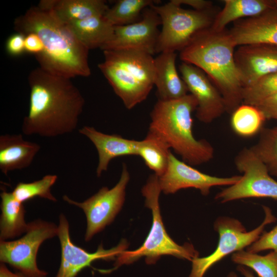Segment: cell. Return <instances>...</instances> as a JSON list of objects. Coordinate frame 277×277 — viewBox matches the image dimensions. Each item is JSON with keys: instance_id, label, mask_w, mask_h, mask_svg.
<instances>
[{"instance_id": "cell-4", "label": "cell", "mask_w": 277, "mask_h": 277, "mask_svg": "<svg viewBox=\"0 0 277 277\" xmlns=\"http://www.w3.org/2000/svg\"><path fill=\"white\" fill-rule=\"evenodd\" d=\"M197 106L191 94L179 99L158 100L150 112L149 130L159 136L183 162L200 165L213 158L214 150L206 140H196L193 133L192 114Z\"/></svg>"}, {"instance_id": "cell-18", "label": "cell", "mask_w": 277, "mask_h": 277, "mask_svg": "<svg viewBox=\"0 0 277 277\" xmlns=\"http://www.w3.org/2000/svg\"><path fill=\"white\" fill-rule=\"evenodd\" d=\"M78 132L92 142L97 151L98 163L96 173L98 177L107 170L113 159L123 156L137 155L138 141L127 139L117 134L104 133L88 126H84Z\"/></svg>"}, {"instance_id": "cell-40", "label": "cell", "mask_w": 277, "mask_h": 277, "mask_svg": "<svg viewBox=\"0 0 277 277\" xmlns=\"http://www.w3.org/2000/svg\"><path fill=\"white\" fill-rule=\"evenodd\" d=\"M275 1H276V5H277V0H275Z\"/></svg>"}, {"instance_id": "cell-27", "label": "cell", "mask_w": 277, "mask_h": 277, "mask_svg": "<svg viewBox=\"0 0 277 277\" xmlns=\"http://www.w3.org/2000/svg\"><path fill=\"white\" fill-rule=\"evenodd\" d=\"M159 1L119 0L105 13L106 19L114 26L131 24L140 21L145 9Z\"/></svg>"}, {"instance_id": "cell-3", "label": "cell", "mask_w": 277, "mask_h": 277, "mask_svg": "<svg viewBox=\"0 0 277 277\" xmlns=\"http://www.w3.org/2000/svg\"><path fill=\"white\" fill-rule=\"evenodd\" d=\"M236 47L229 30L210 28L199 33L180 53L182 62L207 75L223 96L229 114L243 104L244 87L234 58Z\"/></svg>"}, {"instance_id": "cell-20", "label": "cell", "mask_w": 277, "mask_h": 277, "mask_svg": "<svg viewBox=\"0 0 277 277\" xmlns=\"http://www.w3.org/2000/svg\"><path fill=\"white\" fill-rule=\"evenodd\" d=\"M41 146L26 141L21 134H5L0 136V170L5 175L9 172L28 167Z\"/></svg>"}, {"instance_id": "cell-10", "label": "cell", "mask_w": 277, "mask_h": 277, "mask_svg": "<svg viewBox=\"0 0 277 277\" xmlns=\"http://www.w3.org/2000/svg\"><path fill=\"white\" fill-rule=\"evenodd\" d=\"M234 164L243 173L235 184L215 196L221 203L245 198H271L277 200V181L250 148H243L236 155Z\"/></svg>"}, {"instance_id": "cell-15", "label": "cell", "mask_w": 277, "mask_h": 277, "mask_svg": "<svg viewBox=\"0 0 277 277\" xmlns=\"http://www.w3.org/2000/svg\"><path fill=\"white\" fill-rule=\"evenodd\" d=\"M179 70L189 92L197 102L196 117L200 122L210 123L226 112L223 96L201 69L182 62Z\"/></svg>"}, {"instance_id": "cell-32", "label": "cell", "mask_w": 277, "mask_h": 277, "mask_svg": "<svg viewBox=\"0 0 277 277\" xmlns=\"http://www.w3.org/2000/svg\"><path fill=\"white\" fill-rule=\"evenodd\" d=\"M269 249L277 252V224L270 231L262 234L248 247L247 251L256 253Z\"/></svg>"}, {"instance_id": "cell-24", "label": "cell", "mask_w": 277, "mask_h": 277, "mask_svg": "<svg viewBox=\"0 0 277 277\" xmlns=\"http://www.w3.org/2000/svg\"><path fill=\"white\" fill-rule=\"evenodd\" d=\"M1 197L0 240L6 241L25 233L28 223L25 220L23 203L18 201L12 192L3 190Z\"/></svg>"}, {"instance_id": "cell-13", "label": "cell", "mask_w": 277, "mask_h": 277, "mask_svg": "<svg viewBox=\"0 0 277 277\" xmlns=\"http://www.w3.org/2000/svg\"><path fill=\"white\" fill-rule=\"evenodd\" d=\"M58 229L61 261L55 277H76L82 270L90 266L93 261L114 260L128 247V243L123 240L116 246L109 249H104L101 244L95 252L90 253L87 251L75 245L71 241L69 223L63 214L59 217Z\"/></svg>"}, {"instance_id": "cell-26", "label": "cell", "mask_w": 277, "mask_h": 277, "mask_svg": "<svg viewBox=\"0 0 277 277\" xmlns=\"http://www.w3.org/2000/svg\"><path fill=\"white\" fill-rule=\"evenodd\" d=\"M231 114L232 130L243 137H251L260 133L266 120L256 106L245 104H242Z\"/></svg>"}, {"instance_id": "cell-29", "label": "cell", "mask_w": 277, "mask_h": 277, "mask_svg": "<svg viewBox=\"0 0 277 277\" xmlns=\"http://www.w3.org/2000/svg\"><path fill=\"white\" fill-rule=\"evenodd\" d=\"M258 142L250 147L264 163L269 174L277 177V126L263 127Z\"/></svg>"}, {"instance_id": "cell-8", "label": "cell", "mask_w": 277, "mask_h": 277, "mask_svg": "<svg viewBox=\"0 0 277 277\" xmlns=\"http://www.w3.org/2000/svg\"><path fill=\"white\" fill-rule=\"evenodd\" d=\"M265 218L256 228L247 231L241 222L235 219L222 216L214 223V229L219 235L217 246L210 255L192 260V268L188 277H203L214 264L232 253L242 250L255 242L262 235L265 227L276 221V217L269 207L263 206Z\"/></svg>"}, {"instance_id": "cell-25", "label": "cell", "mask_w": 277, "mask_h": 277, "mask_svg": "<svg viewBox=\"0 0 277 277\" xmlns=\"http://www.w3.org/2000/svg\"><path fill=\"white\" fill-rule=\"evenodd\" d=\"M170 149L159 136L148 131L146 137L138 141L137 155L143 160L147 167L160 177L167 169L171 152Z\"/></svg>"}, {"instance_id": "cell-21", "label": "cell", "mask_w": 277, "mask_h": 277, "mask_svg": "<svg viewBox=\"0 0 277 277\" xmlns=\"http://www.w3.org/2000/svg\"><path fill=\"white\" fill-rule=\"evenodd\" d=\"M37 6L64 23L104 15L109 8L103 0H41Z\"/></svg>"}, {"instance_id": "cell-23", "label": "cell", "mask_w": 277, "mask_h": 277, "mask_svg": "<svg viewBox=\"0 0 277 277\" xmlns=\"http://www.w3.org/2000/svg\"><path fill=\"white\" fill-rule=\"evenodd\" d=\"M66 23L89 50L101 49L112 38L114 32V26L104 15Z\"/></svg>"}, {"instance_id": "cell-31", "label": "cell", "mask_w": 277, "mask_h": 277, "mask_svg": "<svg viewBox=\"0 0 277 277\" xmlns=\"http://www.w3.org/2000/svg\"><path fill=\"white\" fill-rule=\"evenodd\" d=\"M277 94V72L264 75L243 89V104L256 106Z\"/></svg>"}, {"instance_id": "cell-22", "label": "cell", "mask_w": 277, "mask_h": 277, "mask_svg": "<svg viewBox=\"0 0 277 277\" xmlns=\"http://www.w3.org/2000/svg\"><path fill=\"white\" fill-rule=\"evenodd\" d=\"M211 28L221 31L231 22L261 15L276 7L275 0H224Z\"/></svg>"}, {"instance_id": "cell-14", "label": "cell", "mask_w": 277, "mask_h": 277, "mask_svg": "<svg viewBox=\"0 0 277 277\" xmlns=\"http://www.w3.org/2000/svg\"><path fill=\"white\" fill-rule=\"evenodd\" d=\"M241 177V175L222 177L204 173L179 160L171 152L167 169L159 180L161 191L166 194L174 193L182 189L193 188L206 196L212 187L231 186Z\"/></svg>"}, {"instance_id": "cell-6", "label": "cell", "mask_w": 277, "mask_h": 277, "mask_svg": "<svg viewBox=\"0 0 277 277\" xmlns=\"http://www.w3.org/2000/svg\"><path fill=\"white\" fill-rule=\"evenodd\" d=\"M159 176L151 174L142 189L145 199V206L152 212V223L147 236L142 246L132 250H125L116 259L114 268L117 269L124 264H129L145 257L148 264H152L164 255L174 256L179 259L192 260L198 257L199 253L193 245L186 243L184 245L176 243L167 233L161 214L159 197L161 192Z\"/></svg>"}, {"instance_id": "cell-16", "label": "cell", "mask_w": 277, "mask_h": 277, "mask_svg": "<svg viewBox=\"0 0 277 277\" xmlns=\"http://www.w3.org/2000/svg\"><path fill=\"white\" fill-rule=\"evenodd\" d=\"M234 58L244 87L264 75L277 72V45L240 46L235 50Z\"/></svg>"}, {"instance_id": "cell-9", "label": "cell", "mask_w": 277, "mask_h": 277, "mask_svg": "<svg viewBox=\"0 0 277 277\" xmlns=\"http://www.w3.org/2000/svg\"><path fill=\"white\" fill-rule=\"evenodd\" d=\"M58 232V226L53 223L40 219L29 223L21 238L1 241V262L9 264L26 277H47L48 273L37 267V252L45 241L57 236Z\"/></svg>"}, {"instance_id": "cell-5", "label": "cell", "mask_w": 277, "mask_h": 277, "mask_svg": "<svg viewBox=\"0 0 277 277\" xmlns=\"http://www.w3.org/2000/svg\"><path fill=\"white\" fill-rule=\"evenodd\" d=\"M98 67L115 93L130 110L148 97L154 86L152 55L137 50H104Z\"/></svg>"}, {"instance_id": "cell-34", "label": "cell", "mask_w": 277, "mask_h": 277, "mask_svg": "<svg viewBox=\"0 0 277 277\" xmlns=\"http://www.w3.org/2000/svg\"><path fill=\"white\" fill-rule=\"evenodd\" d=\"M256 106L264 114L266 120L277 121V94L264 100Z\"/></svg>"}, {"instance_id": "cell-30", "label": "cell", "mask_w": 277, "mask_h": 277, "mask_svg": "<svg viewBox=\"0 0 277 277\" xmlns=\"http://www.w3.org/2000/svg\"><path fill=\"white\" fill-rule=\"evenodd\" d=\"M57 179L56 175L47 174L33 182H19L12 192L14 197L23 203L35 197L56 202L57 199L51 193V188Z\"/></svg>"}, {"instance_id": "cell-37", "label": "cell", "mask_w": 277, "mask_h": 277, "mask_svg": "<svg viewBox=\"0 0 277 277\" xmlns=\"http://www.w3.org/2000/svg\"><path fill=\"white\" fill-rule=\"evenodd\" d=\"M0 277H26L21 272L13 273L10 271L5 264L1 263Z\"/></svg>"}, {"instance_id": "cell-36", "label": "cell", "mask_w": 277, "mask_h": 277, "mask_svg": "<svg viewBox=\"0 0 277 277\" xmlns=\"http://www.w3.org/2000/svg\"><path fill=\"white\" fill-rule=\"evenodd\" d=\"M182 6L186 5L197 11H210L214 10L213 2L207 0H174Z\"/></svg>"}, {"instance_id": "cell-38", "label": "cell", "mask_w": 277, "mask_h": 277, "mask_svg": "<svg viewBox=\"0 0 277 277\" xmlns=\"http://www.w3.org/2000/svg\"><path fill=\"white\" fill-rule=\"evenodd\" d=\"M237 269L244 277H255L251 271L243 266H239Z\"/></svg>"}, {"instance_id": "cell-1", "label": "cell", "mask_w": 277, "mask_h": 277, "mask_svg": "<svg viewBox=\"0 0 277 277\" xmlns=\"http://www.w3.org/2000/svg\"><path fill=\"white\" fill-rule=\"evenodd\" d=\"M28 83L29 107L23 121V133L54 137L73 132L85 101L71 79L39 67L30 72Z\"/></svg>"}, {"instance_id": "cell-39", "label": "cell", "mask_w": 277, "mask_h": 277, "mask_svg": "<svg viewBox=\"0 0 277 277\" xmlns=\"http://www.w3.org/2000/svg\"><path fill=\"white\" fill-rule=\"evenodd\" d=\"M228 277H237L236 276V275L235 273H234V272H232L231 273H230Z\"/></svg>"}, {"instance_id": "cell-28", "label": "cell", "mask_w": 277, "mask_h": 277, "mask_svg": "<svg viewBox=\"0 0 277 277\" xmlns=\"http://www.w3.org/2000/svg\"><path fill=\"white\" fill-rule=\"evenodd\" d=\"M232 261L253 269L259 277H277V252L271 251L261 255L243 250L233 253Z\"/></svg>"}, {"instance_id": "cell-35", "label": "cell", "mask_w": 277, "mask_h": 277, "mask_svg": "<svg viewBox=\"0 0 277 277\" xmlns=\"http://www.w3.org/2000/svg\"><path fill=\"white\" fill-rule=\"evenodd\" d=\"M25 50L35 55L41 54L44 50V45L39 37L34 33L25 36Z\"/></svg>"}, {"instance_id": "cell-12", "label": "cell", "mask_w": 277, "mask_h": 277, "mask_svg": "<svg viewBox=\"0 0 277 277\" xmlns=\"http://www.w3.org/2000/svg\"><path fill=\"white\" fill-rule=\"evenodd\" d=\"M161 20L151 7L144 9L137 22L124 26H114L112 38L101 48L104 50H133L153 55L160 31Z\"/></svg>"}, {"instance_id": "cell-2", "label": "cell", "mask_w": 277, "mask_h": 277, "mask_svg": "<svg viewBox=\"0 0 277 277\" xmlns=\"http://www.w3.org/2000/svg\"><path fill=\"white\" fill-rule=\"evenodd\" d=\"M16 32L37 34L44 50L35 55L39 67L54 75L71 79L91 74L89 49L77 38L68 25L51 12L31 6L14 21Z\"/></svg>"}, {"instance_id": "cell-17", "label": "cell", "mask_w": 277, "mask_h": 277, "mask_svg": "<svg viewBox=\"0 0 277 277\" xmlns=\"http://www.w3.org/2000/svg\"><path fill=\"white\" fill-rule=\"evenodd\" d=\"M229 32L236 47L256 44L277 45V5L261 15L234 22Z\"/></svg>"}, {"instance_id": "cell-33", "label": "cell", "mask_w": 277, "mask_h": 277, "mask_svg": "<svg viewBox=\"0 0 277 277\" xmlns=\"http://www.w3.org/2000/svg\"><path fill=\"white\" fill-rule=\"evenodd\" d=\"M7 52L11 55L17 56L22 54L25 50V35L16 32L11 35L6 44Z\"/></svg>"}, {"instance_id": "cell-19", "label": "cell", "mask_w": 277, "mask_h": 277, "mask_svg": "<svg viewBox=\"0 0 277 277\" xmlns=\"http://www.w3.org/2000/svg\"><path fill=\"white\" fill-rule=\"evenodd\" d=\"M176 57L175 52H165L154 58V86L158 100H177L188 94L187 87L177 71Z\"/></svg>"}, {"instance_id": "cell-7", "label": "cell", "mask_w": 277, "mask_h": 277, "mask_svg": "<svg viewBox=\"0 0 277 277\" xmlns=\"http://www.w3.org/2000/svg\"><path fill=\"white\" fill-rule=\"evenodd\" d=\"M159 15L162 29L156 53L181 51L200 32L211 27L217 12L183 8L174 0L150 6Z\"/></svg>"}, {"instance_id": "cell-11", "label": "cell", "mask_w": 277, "mask_h": 277, "mask_svg": "<svg viewBox=\"0 0 277 277\" xmlns=\"http://www.w3.org/2000/svg\"><path fill=\"white\" fill-rule=\"evenodd\" d=\"M129 180V172L126 165L123 163L120 179L112 188L103 187L83 202H76L66 195L63 196L65 201L84 211L87 219L86 242L89 241L113 221L123 206Z\"/></svg>"}]
</instances>
